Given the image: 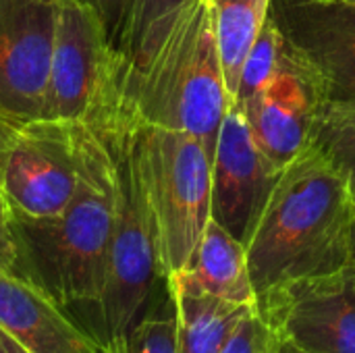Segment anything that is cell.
<instances>
[{
    "mask_svg": "<svg viewBox=\"0 0 355 353\" xmlns=\"http://www.w3.org/2000/svg\"><path fill=\"white\" fill-rule=\"evenodd\" d=\"M258 302L277 287L355 262V193L314 144L277 177L245 243Z\"/></svg>",
    "mask_w": 355,
    "mask_h": 353,
    "instance_id": "cell-1",
    "label": "cell"
},
{
    "mask_svg": "<svg viewBox=\"0 0 355 353\" xmlns=\"http://www.w3.org/2000/svg\"><path fill=\"white\" fill-rule=\"evenodd\" d=\"M77 187L69 206L50 218L12 214L21 254V277L56 306L94 308L106 275L114 225L116 166L108 144L75 123Z\"/></svg>",
    "mask_w": 355,
    "mask_h": 353,
    "instance_id": "cell-2",
    "label": "cell"
},
{
    "mask_svg": "<svg viewBox=\"0 0 355 353\" xmlns=\"http://www.w3.org/2000/svg\"><path fill=\"white\" fill-rule=\"evenodd\" d=\"M231 98L208 0L185 2L162 29L148 58L123 79V114L189 133L210 154Z\"/></svg>",
    "mask_w": 355,
    "mask_h": 353,
    "instance_id": "cell-3",
    "label": "cell"
},
{
    "mask_svg": "<svg viewBox=\"0 0 355 353\" xmlns=\"http://www.w3.org/2000/svg\"><path fill=\"white\" fill-rule=\"evenodd\" d=\"M127 141L152 214L160 273L185 270L212 218V154L189 133L139 123L129 114Z\"/></svg>",
    "mask_w": 355,
    "mask_h": 353,
    "instance_id": "cell-4",
    "label": "cell"
},
{
    "mask_svg": "<svg viewBox=\"0 0 355 353\" xmlns=\"http://www.w3.org/2000/svg\"><path fill=\"white\" fill-rule=\"evenodd\" d=\"M104 141L116 166L114 225L100 300L81 322L114 353H129V335L146 312L162 273L152 214L129 154L127 119Z\"/></svg>",
    "mask_w": 355,
    "mask_h": 353,
    "instance_id": "cell-5",
    "label": "cell"
},
{
    "mask_svg": "<svg viewBox=\"0 0 355 353\" xmlns=\"http://www.w3.org/2000/svg\"><path fill=\"white\" fill-rule=\"evenodd\" d=\"M123 75L98 10L81 0H54V44L40 119L110 135L123 119Z\"/></svg>",
    "mask_w": 355,
    "mask_h": 353,
    "instance_id": "cell-6",
    "label": "cell"
},
{
    "mask_svg": "<svg viewBox=\"0 0 355 353\" xmlns=\"http://www.w3.org/2000/svg\"><path fill=\"white\" fill-rule=\"evenodd\" d=\"M258 310L295 353H355V262L277 287Z\"/></svg>",
    "mask_w": 355,
    "mask_h": 353,
    "instance_id": "cell-7",
    "label": "cell"
},
{
    "mask_svg": "<svg viewBox=\"0 0 355 353\" xmlns=\"http://www.w3.org/2000/svg\"><path fill=\"white\" fill-rule=\"evenodd\" d=\"M287 50L314 75L324 106L355 104V2L272 0Z\"/></svg>",
    "mask_w": 355,
    "mask_h": 353,
    "instance_id": "cell-8",
    "label": "cell"
},
{
    "mask_svg": "<svg viewBox=\"0 0 355 353\" xmlns=\"http://www.w3.org/2000/svg\"><path fill=\"white\" fill-rule=\"evenodd\" d=\"M75 187V123L50 119L23 123L2 179V196L12 214L58 216L69 206Z\"/></svg>",
    "mask_w": 355,
    "mask_h": 353,
    "instance_id": "cell-9",
    "label": "cell"
},
{
    "mask_svg": "<svg viewBox=\"0 0 355 353\" xmlns=\"http://www.w3.org/2000/svg\"><path fill=\"white\" fill-rule=\"evenodd\" d=\"M54 44L52 0H0V114L42 117Z\"/></svg>",
    "mask_w": 355,
    "mask_h": 353,
    "instance_id": "cell-10",
    "label": "cell"
},
{
    "mask_svg": "<svg viewBox=\"0 0 355 353\" xmlns=\"http://www.w3.org/2000/svg\"><path fill=\"white\" fill-rule=\"evenodd\" d=\"M281 171L260 152L250 123L231 98L212 152V218L248 243Z\"/></svg>",
    "mask_w": 355,
    "mask_h": 353,
    "instance_id": "cell-11",
    "label": "cell"
},
{
    "mask_svg": "<svg viewBox=\"0 0 355 353\" xmlns=\"http://www.w3.org/2000/svg\"><path fill=\"white\" fill-rule=\"evenodd\" d=\"M324 100L314 75L283 42L279 67L258 102L243 112L260 152L283 171L314 139Z\"/></svg>",
    "mask_w": 355,
    "mask_h": 353,
    "instance_id": "cell-12",
    "label": "cell"
},
{
    "mask_svg": "<svg viewBox=\"0 0 355 353\" xmlns=\"http://www.w3.org/2000/svg\"><path fill=\"white\" fill-rule=\"evenodd\" d=\"M0 327L29 353H114L27 279L0 268Z\"/></svg>",
    "mask_w": 355,
    "mask_h": 353,
    "instance_id": "cell-13",
    "label": "cell"
},
{
    "mask_svg": "<svg viewBox=\"0 0 355 353\" xmlns=\"http://www.w3.org/2000/svg\"><path fill=\"white\" fill-rule=\"evenodd\" d=\"M177 304V353H223L227 341L252 306H237L210 295L187 273L166 277Z\"/></svg>",
    "mask_w": 355,
    "mask_h": 353,
    "instance_id": "cell-14",
    "label": "cell"
},
{
    "mask_svg": "<svg viewBox=\"0 0 355 353\" xmlns=\"http://www.w3.org/2000/svg\"><path fill=\"white\" fill-rule=\"evenodd\" d=\"M185 270L210 295L237 306L258 308L245 243L231 235L214 218L208 221Z\"/></svg>",
    "mask_w": 355,
    "mask_h": 353,
    "instance_id": "cell-15",
    "label": "cell"
},
{
    "mask_svg": "<svg viewBox=\"0 0 355 353\" xmlns=\"http://www.w3.org/2000/svg\"><path fill=\"white\" fill-rule=\"evenodd\" d=\"M208 4L225 83L235 98L243 62L270 17L272 0H208Z\"/></svg>",
    "mask_w": 355,
    "mask_h": 353,
    "instance_id": "cell-16",
    "label": "cell"
},
{
    "mask_svg": "<svg viewBox=\"0 0 355 353\" xmlns=\"http://www.w3.org/2000/svg\"><path fill=\"white\" fill-rule=\"evenodd\" d=\"M185 2L189 0H121L110 40L123 60L125 75L148 58L171 17Z\"/></svg>",
    "mask_w": 355,
    "mask_h": 353,
    "instance_id": "cell-17",
    "label": "cell"
},
{
    "mask_svg": "<svg viewBox=\"0 0 355 353\" xmlns=\"http://www.w3.org/2000/svg\"><path fill=\"white\" fill-rule=\"evenodd\" d=\"M177 304L166 277H162L129 335V353H177Z\"/></svg>",
    "mask_w": 355,
    "mask_h": 353,
    "instance_id": "cell-18",
    "label": "cell"
},
{
    "mask_svg": "<svg viewBox=\"0 0 355 353\" xmlns=\"http://www.w3.org/2000/svg\"><path fill=\"white\" fill-rule=\"evenodd\" d=\"M281 52H283V35L270 15L241 69L235 102L243 112H248L258 102L260 94L266 89L268 81L272 79L279 67Z\"/></svg>",
    "mask_w": 355,
    "mask_h": 353,
    "instance_id": "cell-19",
    "label": "cell"
},
{
    "mask_svg": "<svg viewBox=\"0 0 355 353\" xmlns=\"http://www.w3.org/2000/svg\"><path fill=\"white\" fill-rule=\"evenodd\" d=\"M312 144L345 173L355 193V104L324 106Z\"/></svg>",
    "mask_w": 355,
    "mask_h": 353,
    "instance_id": "cell-20",
    "label": "cell"
},
{
    "mask_svg": "<svg viewBox=\"0 0 355 353\" xmlns=\"http://www.w3.org/2000/svg\"><path fill=\"white\" fill-rule=\"evenodd\" d=\"M223 353H283V341L268 318L256 308L243 316Z\"/></svg>",
    "mask_w": 355,
    "mask_h": 353,
    "instance_id": "cell-21",
    "label": "cell"
},
{
    "mask_svg": "<svg viewBox=\"0 0 355 353\" xmlns=\"http://www.w3.org/2000/svg\"><path fill=\"white\" fill-rule=\"evenodd\" d=\"M0 268L21 277V254L12 225V210L0 193Z\"/></svg>",
    "mask_w": 355,
    "mask_h": 353,
    "instance_id": "cell-22",
    "label": "cell"
},
{
    "mask_svg": "<svg viewBox=\"0 0 355 353\" xmlns=\"http://www.w3.org/2000/svg\"><path fill=\"white\" fill-rule=\"evenodd\" d=\"M21 125H23V123L15 121V119H10V117L0 114V193H2L4 169H6L10 150H12V146H15V141H17V135H19Z\"/></svg>",
    "mask_w": 355,
    "mask_h": 353,
    "instance_id": "cell-23",
    "label": "cell"
},
{
    "mask_svg": "<svg viewBox=\"0 0 355 353\" xmlns=\"http://www.w3.org/2000/svg\"><path fill=\"white\" fill-rule=\"evenodd\" d=\"M81 2H85V4H89V6H94L98 10V15L106 23L108 33L112 35L114 23H116V17H119V8H121V0H81Z\"/></svg>",
    "mask_w": 355,
    "mask_h": 353,
    "instance_id": "cell-24",
    "label": "cell"
},
{
    "mask_svg": "<svg viewBox=\"0 0 355 353\" xmlns=\"http://www.w3.org/2000/svg\"><path fill=\"white\" fill-rule=\"evenodd\" d=\"M0 353H29L10 333L0 327Z\"/></svg>",
    "mask_w": 355,
    "mask_h": 353,
    "instance_id": "cell-25",
    "label": "cell"
},
{
    "mask_svg": "<svg viewBox=\"0 0 355 353\" xmlns=\"http://www.w3.org/2000/svg\"><path fill=\"white\" fill-rule=\"evenodd\" d=\"M283 353H295V352H293V350H289V347H285V345H283Z\"/></svg>",
    "mask_w": 355,
    "mask_h": 353,
    "instance_id": "cell-26",
    "label": "cell"
},
{
    "mask_svg": "<svg viewBox=\"0 0 355 353\" xmlns=\"http://www.w3.org/2000/svg\"><path fill=\"white\" fill-rule=\"evenodd\" d=\"M347 2H355V0H347Z\"/></svg>",
    "mask_w": 355,
    "mask_h": 353,
    "instance_id": "cell-27",
    "label": "cell"
}]
</instances>
